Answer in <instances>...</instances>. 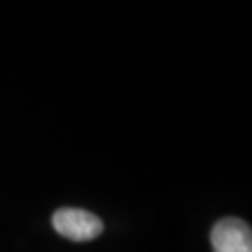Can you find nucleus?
<instances>
[{"label": "nucleus", "instance_id": "f257e3e1", "mask_svg": "<svg viewBox=\"0 0 252 252\" xmlns=\"http://www.w3.org/2000/svg\"><path fill=\"white\" fill-rule=\"evenodd\" d=\"M53 226L62 237L77 243L92 241L105 230L99 217L81 207H60L53 215Z\"/></svg>", "mask_w": 252, "mask_h": 252}, {"label": "nucleus", "instance_id": "f03ea898", "mask_svg": "<svg viewBox=\"0 0 252 252\" xmlns=\"http://www.w3.org/2000/svg\"><path fill=\"white\" fill-rule=\"evenodd\" d=\"M213 252H252V230L237 217L220 219L211 230Z\"/></svg>", "mask_w": 252, "mask_h": 252}]
</instances>
